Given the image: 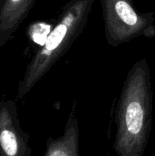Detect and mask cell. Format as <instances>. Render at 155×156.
Instances as JSON below:
<instances>
[{"label":"cell","instance_id":"cell-1","mask_svg":"<svg viewBox=\"0 0 155 156\" xmlns=\"http://www.w3.org/2000/svg\"><path fill=\"white\" fill-rule=\"evenodd\" d=\"M153 90L146 58L137 60L124 80L116 112L117 156H143L153 123Z\"/></svg>","mask_w":155,"mask_h":156},{"label":"cell","instance_id":"cell-2","mask_svg":"<svg viewBox=\"0 0 155 156\" xmlns=\"http://www.w3.org/2000/svg\"><path fill=\"white\" fill-rule=\"evenodd\" d=\"M93 3L94 0H70L64 6L58 23L29 63L19 85L17 98L26 95L83 32Z\"/></svg>","mask_w":155,"mask_h":156},{"label":"cell","instance_id":"cell-3","mask_svg":"<svg viewBox=\"0 0 155 156\" xmlns=\"http://www.w3.org/2000/svg\"><path fill=\"white\" fill-rule=\"evenodd\" d=\"M105 37L111 47H118L137 37H155L153 12H139L132 0H100Z\"/></svg>","mask_w":155,"mask_h":156},{"label":"cell","instance_id":"cell-4","mask_svg":"<svg viewBox=\"0 0 155 156\" xmlns=\"http://www.w3.org/2000/svg\"><path fill=\"white\" fill-rule=\"evenodd\" d=\"M79 129L76 116V106L70 111L63 134L57 139H49L44 156H79Z\"/></svg>","mask_w":155,"mask_h":156},{"label":"cell","instance_id":"cell-5","mask_svg":"<svg viewBox=\"0 0 155 156\" xmlns=\"http://www.w3.org/2000/svg\"><path fill=\"white\" fill-rule=\"evenodd\" d=\"M0 149L4 156H26V148L5 106L0 108Z\"/></svg>","mask_w":155,"mask_h":156},{"label":"cell","instance_id":"cell-6","mask_svg":"<svg viewBox=\"0 0 155 156\" xmlns=\"http://www.w3.org/2000/svg\"><path fill=\"white\" fill-rule=\"evenodd\" d=\"M34 0H5L0 12V28L13 29L26 16Z\"/></svg>","mask_w":155,"mask_h":156}]
</instances>
